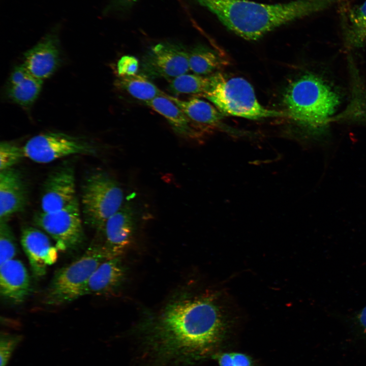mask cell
Wrapping results in <instances>:
<instances>
[{"label":"cell","mask_w":366,"mask_h":366,"mask_svg":"<svg viewBox=\"0 0 366 366\" xmlns=\"http://www.w3.org/2000/svg\"><path fill=\"white\" fill-rule=\"evenodd\" d=\"M125 276V269L119 256L107 259L92 274L86 285L84 295L110 294L121 284Z\"/></svg>","instance_id":"obj_16"},{"label":"cell","mask_w":366,"mask_h":366,"mask_svg":"<svg viewBox=\"0 0 366 366\" xmlns=\"http://www.w3.org/2000/svg\"><path fill=\"white\" fill-rule=\"evenodd\" d=\"M351 318L359 329L366 333V306L354 313Z\"/></svg>","instance_id":"obj_29"},{"label":"cell","mask_w":366,"mask_h":366,"mask_svg":"<svg viewBox=\"0 0 366 366\" xmlns=\"http://www.w3.org/2000/svg\"><path fill=\"white\" fill-rule=\"evenodd\" d=\"M166 96L185 113L199 131L220 126L224 114L209 103L197 97L182 100L167 94Z\"/></svg>","instance_id":"obj_18"},{"label":"cell","mask_w":366,"mask_h":366,"mask_svg":"<svg viewBox=\"0 0 366 366\" xmlns=\"http://www.w3.org/2000/svg\"><path fill=\"white\" fill-rule=\"evenodd\" d=\"M138 0H111L110 8L120 10L126 9L132 6Z\"/></svg>","instance_id":"obj_30"},{"label":"cell","mask_w":366,"mask_h":366,"mask_svg":"<svg viewBox=\"0 0 366 366\" xmlns=\"http://www.w3.org/2000/svg\"><path fill=\"white\" fill-rule=\"evenodd\" d=\"M43 81L31 75L22 64L18 66L9 77L6 90L7 96L12 102L21 106L30 107L38 97Z\"/></svg>","instance_id":"obj_17"},{"label":"cell","mask_w":366,"mask_h":366,"mask_svg":"<svg viewBox=\"0 0 366 366\" xmlns=\"http://www.w3.org/2000/svg\"><path fill=\"white\" fill-rule=\"evenodd\" d=\"M124 193L118 183L102 171L92 173L82 189V214L88 226L102 231L106 221L123 205Z\"/></svg>","instance_id":"obj_6"},{"label":"cell","mask_w":366,"mask_h":366,"mask_svg":"<svg viewBox=\"0 0 366 366\" xmlns=\"http://www.w3.org/2000/svg\"><path fill=\"white\" fill-rule=\"evenodd\" d=\"M202 97L210 101L224 115L255 120L288 118L285 111L268 109L262 105L252 85L240 77L227 78L220 73H214L211 89Z\"/></svg>","instance_id":"obj_4"},{"label":"cell","mask_w":366,"mask_h":366,"mask_svg":"<svg viewBox=\"0 0 366 366\" xmlns=\"http://www.w3.org/2000/svg\"><path fill=\"white\" fill-rule=\"evenodd\" d=\"M21 335L2 332L0 339V366H7L15 348L22 340Z\"/></svg>","instance_id":"obj_26"},{"label":"cell","mask_w":366,"mask_h":366,"mask_svg":"<svg viewBox=\"0 0 366 366\" xmlns=\"http://www.w3.org/2000/svg\"><path fill=\"white\" fill-rule=\"evenodd\" d=\"M115 84L119 89L144 103L166 95L142 74L119 76Z\"/></svg>","instance_id":"obj_21"},{"label":"cell","mask_w":366,"mask_h":366,"mask_svg":"<svg viewBox=\"0 0 366 366\" xmlns=\"http://www.w3.org/2000/svg\"><path fill=\"white\" fill-rule=\"evenodd\" d=\"M60 61L58 37L51 33L24 53L22 65L31 75L43 81L54 73Z\"/></svg>","instance_id":"obj_13"},{"label":"cell","mask_w":366,"mask_h":366,"mask_svg":"<svg viewBox=\"0 0 366 366\" xmlns=\"http://www.w3.org/2000/svg\"><path fill=\"white\" fill-rule=\"evenodd\" d=\"M226 328L223 314L211 298H190L168 304L152 324L150 337L166 353L196 358L214 350Z\"/></svg>","instance_id":"obj_1"},{"label":"cell","mask_w":366,"mask_h":366,"mask_svg":"<svg viewBox=\"0 0 366 366\" xmlns=\"http://www.w3.org/2000/svg\"><path fill=\"white\" fill-rule=\"evenodd\" d=\"M226 61L215 50L198 45L189 50L190 70L195 74L206 76L216 73Z\"/></svg>","instance_id":"obj_22"},{"label":"cell","mask_w":366,"mask_h":366,"mask_svg":"<svg viewBox=\"0 0 366 366\" xmlns=\"http://www.w3.org/2000/svg\"><path fill=\"white\" fill-rule=\"evenodd\" d=\"M139 64L137 59L131 56H123L117 64L119 76L132 75L136 74Z\"/></svg>","instance_id":"obj_28"},{"label":"cell","mask_w":366,"mask_h":366,"mask_svg":"<svg viewBox=\"0 0 366 366\" xmlns=\"http://www.w3.org/2000/svg\"><path fill=\"white\" fill-rule=\"evenodd\" d=\"M17 253L15 238L8 222H0V264L14 259Z\"/></svg>","instance_id":"obj_24"},{"label":"cell","mask_w":366,"mask_h":366,"mask_svg":"<svg viewBox=\"0 0 366 366\" xmlns=\"http://www.w3.org/2000/svg\"><path fill=\"white\" fill-rule=\"evenodd\" d=\"M343 34L344 44L349 49L360 48L366 43V0L349 11Z\"/></svg>","instance_id":"obj_20"},{"label":"cell","mask_w":366,"mask_h":366,"mask_svg":"<svg viewBox=\"0 0 366 366\" xmlns=\"http://www.w3.org/2000/svg\"><path fill=\"white\" fill-rule=\"evenodd\" d=\"M75 177L73 167L65 164L52 171L43 186L41 211L50 212L60 210L76 198Z\"/></svg>","instance_id":"obj_10"},{"label":"cell","mask_w":366,"mask_h":366,"mask_svg":"<svg viewBox=\"0 0 366 366\" xmlns=\"http://www.w3.org/2000/svg\"><path fill=\"white\" fill-rule=\"evenodd\" d=\"M219 366H252L250 358L238 352L223 353L217 357Z\"/></svg>","instance_id":"obj_27"},{"label":"cell","mask_w":366,"mask_h":366,"mask_svg":"<svg viewBox=\"0 0 366 366\" xmlns=\"http://www.w3.org/2000/svg\"><path fill=\"white\" fill-rule=\"evenodd\" d=\"M34 221L55 240L58 250H76L85 242L77 198L60 210L37 213Z\"/></svg>","instance_id":"obj_7"},{"label":"cell","mask_w":366,"mask_h":366,"mask_svg":"<svg viewBox=\"0 0 366 366\" xmlns=\"http://www.w3.org/2000/svg\"><path fill=\"white\" fill-rule=\"evenodd\" d=\"M341 102V95L334 85L312 72L293 80L283 96L288 118L312 136L326 132Z\"/></svg>","instance_id":"obj_3"},{"label":"cell","mask_w":366,"mask_h":366,"mask_svg":"<svg viewBox=\"0 0 366 366\" xmlns=\"http://www.w3.org/2000/svg\"><path fill=\"white\" fill-rule=\"evenodd\" d=\"M135 225L133 207L125 203L106 222L102 231L105 241L102 248L108 259L118 257L130 244Z\"/></svg>","instance_id":"obj_11"},{"label":"cell","mask_w":366,"mask_h":366,"mask_svg":"<svg viewBox=\"0 0 366 366\" xmlns=\"http://www.w3.org/2000/svg\"><path fill=\"white\" fill-rule=\"evenodd\" d=\"M144 104L163 116L177 134L190 138L199 135V131L187 116L166 95L156 97Z\"/></svg>","instance_id":"obj_19"},{"label":"cell","mask_w":366,"mask_h":366,"mask_svg":"<svg viewBox=\"0 0 366 366\" xmlns=\"http://www.w3.org/2000/svg\"><path fill=\"white\" fill-rule=\"evenodd\" d=\"M27 199L28 189L21 172L13 167L0 171V222H8L23 211Z\"/></svg>","instance_id":"obj_14"},{"label":"cell","mask_w":366,"mask_h":366,"mask_svg":"<svg viewBox=\"0 0 366 366\" xmlns=\"http://www.w3.org/2000/svg\"><path fill=\"white\" fill-rule=\"evenodd\" d=\"M107 259L101 245L92 244L81 257L55 273L46 291L45 303L62 305L84 296L92 274Z\"/></svg>","instance_id":"obj_5"},{"label":"cell","mask_w":366,"mask_h":366,"mask_svg":"<svg viewBox=\"0 0 366 366\" xmlns=\"http://www.w3.org/2000/svg\"><path fill=\"white\" fill-rule=\"evenodd\" d=\"M140 69L141 74L149 79L172 80L190 70L189 50L179 44L159 43L152 46L143 56Z\"/></svg>","instance_id":"obj_9"},{"label":"cell","mask_w":366,"mask_h":366,"mask_svg":"<svg viewBox=\"0 0 366 366\" xmlns=\"http://www.w3.org/2000/svg\"><path fill=\"white\" fill-rule=\"evenodd\" d=\"M21 243L31 270L37 278L44 276L47 267L57 260L58 249L38 229L32 227L23 228L21 234Z\"/></svg>","instance_id":"obj_12"},{"label":"cell","mask_w":366,"mask_h":366,"mask_svg":"<svg viewBox=\"0 0 366 366\" xmlns=\"http://www.w3.org/2000/svg\"><path fill=\"white\" fill-rule=\"evenodd\" d=\"M213 81L214 74L203 76L186 73L171 80L168 88L175 95L194 94L202 97L211 89Z\"/></svg>","instance_id":"obj_23"},{"label":"cell","mask_w":366,"mask_h":366,"mask_svg":"<svg viewBox=\"0 0 366 366\" xmlns=\"http://www.w3.org/2000/svg\"><path fill=\"white\" fill-rule=\"evenodd\" d=\"M26 158L23 146L13 142L3 141L0 144V171L13 167Z\"/></svg>","instance_id":"obj_25"},{"label":"cell","mask_w":366,"mask_h":366,"mask_svg":"<svg viewBox=\"0 0 366 366\" xmlns=\"http://www.w3.org/2000/svg\"><path fill=\"white\" fill-rule=\"evenodd\" d=\"M32 290L30 277L23 263L15 258L0 264V294L15 304L23 302Z\"/></svg>","instance_id":"obj_15"},{"label":"cell","mask_w":366,"mask_h":366,"mask_svg":"<svg viewBox=\"0 0 366 366\" xmlns=\"http://www.w3.org/2000/svg\"><path fill=\"white\" fill-rule=\"evenodd\" d=\"M26 158L47 163L68 156L94 155L95 147L86 139L62 132H47L29 139L23 146Z\"/></svg>","instance_id":"obj_8"},{"label":"cell","mask_w":366,"mask_h":366,"mask_svg":"<svg viewBox=\"0 0 366 366\" xmlns=\"http://www.w3.org/2000/svg\"><path fill=\"white\" fill-rule=\"evenodd\" d=\"M229 30L256 40L287 23L324 10L336 0H295L265 4L250 0H195Z\"/></svg>","instance_id":"obj_2"}]
</instances>
